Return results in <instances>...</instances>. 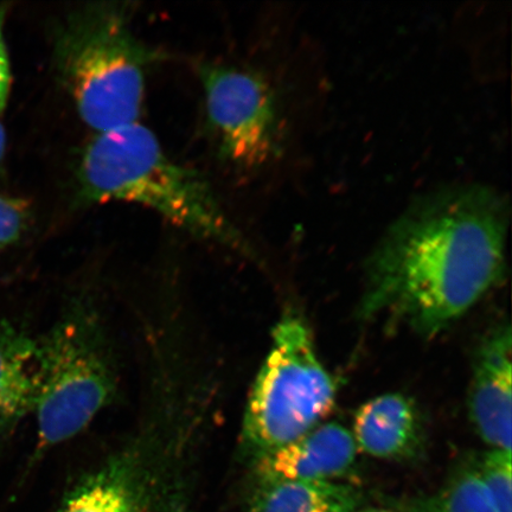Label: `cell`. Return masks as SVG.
<instances>
[{
	"mask_svg": "<svg viewBox=\"0 0 512 512\" xmlns=\"http://www.w3.org/2000/svg\"><path fill=\"white\" fill-rule=\"evenodd\" d=\"M509 206L483 185L415 201L371 253L361 317L437 336L502 280Z\"/></svg>",
	"mask_w": 512,
	"mask_h": 512,
	"instance_id": "cell-1",
	"label": "cell"
},
{
	"mask_svg": "<svg viewBox=\"0 0 512 512\" xmlns=\"http://www.w3.org/2000/svg\"><path fill=\"white\" fill-rule=\"evenodd\" d=\"M76 177L83 202L131 203L197 238L246 248L208 179L172 159L139 123L95 134Z\"/></svg>",
	"mask_w": 512,
	"mask_h": 512,
	"instance_id": "cell-2",
	"label": "cell"
},
{
	"mask_svg": "<svg viewBox=\"0 0 512 512\" xmlns=\"http://www.w3.org/2000/svg\"><path fill=\"white\" fill-rule=\"evenodd\" d=\"M133 3L99 2L67 12L56 29L59 80L95 134L138 123L146 75L164 59L133 29Z\"/></svg>",
	"mask_w": 512,
	"mask_h": 512,
	"instance_id": "cell-3",
	"label": "cell"
},
{
	"mask_svg": "<svg viewBox=\"0 0 512 512\" xmlns=\"http://www.w3.org/2000/svg\"><path fill=\"white\" fill-rule=\"evenodd\" d=\"M115 390L117 373L104 328L93 310L75 305L38 342V444L51 447L76 437Z\"/></svg>",
	"mask_w": 512,
	"mask_h": 512,
	"instance_id": "cell-4",
	"label": "cell"
},
{
	"mask_svg": "<svg viewBox=\"0 0 512 512\" xmlns=\"http://www.w3.org/2000/svg\"><path fill=\"white\" fill-rule=\"evenodd\" d=\"M334 377L320 362L309 328L286 316L249 395L242 440L253 462L303 437L335 406Z\"/></svg>",
	"mask_w": 512,
	"mask_h": 512,
	"instance_id": "cell-5",
	"label": "cell"
},
{
	"mask_svg": "<svg viewBox=\"0 0 512 512\" xmlns=\"http://www.w3.org/2000/svg\"><path fill=\"white\" fill-rule=\"evenodd\" d=\"M208 124L221 155L254 169L275 155L279 143L277 106L268 83L251 70L201 63Z\"/></svg>",
	"mask_w": 512,
	"mask_h": 512,
	"instance_id": "cell-6",
	"label": "cell"
},
{
	"mask_svg": "<svg viewBox=\"0 0 512 512\" xmlns=\"http://www.w3.org/2000/svg\"><path fill=\"white\" fill-rule=\"evenodd\" d=\"M55 512H197L182 473L124 453L87 473Z\"/></svg>",
	"mask_w": 512,
	"mask_h": 512,
	"instance_id": "cell-7",
	"label": "cell"
},
{
	"mask_svg": "<svg viewBox=\"0 0 512 512\" xmlns=\"http://www.w3.org/2000/svg\"><path fill=\"white\" fill-rule=\"evenodd\" d=\"M512 332L499 325L477 350L469 392L473 426L491 450L511 452Z\"/></svg>",
	"mask_w": 512,
	"mask_h": 512,
	"instance_id": "cell-8",
	"label": "cell"
},
{
	"mask_svg": "<svg viewBox=\"0 0 512 512\" xmlns=\"http://www.w3.org/2000/svg\"><path fill=\"white\" fill-rule=\"evenodd\" d=\"M351 431L336 422L320 424L303 437L254 460V482H338L356 464Z\"/></svg>",
	"mask_w": 512,
	"mask_h": 512,
	"instance_id": "cell-9",
	"label": "cell"
},
{
	"mask_svg": "<svg viewBox=\"0 0 512 512\" xmlns=\"http://www.w3.org/2000/svg\"><path fill=\"white\" fill-rule=\"evenodd\" d=\"M352 437L358 452L384 460H407L421 448L422 428L413 401L400 393L377 396L355 414Z\"/></svg>",
	"mask_w": 512,
	"mask_h": 512,
	"instance_id": "cell-10",
	"label": "cell"
},
{
	"mask_svg": "<svg viewBox=\"0 0 512 512\" xmlns=\"http://www.w3.org/2000/svg\"><path fill=\"white\" fill-rule=\"evenodd\" d=\"M38 390V341L0 318V437L34 413Z\"/></svg>",
	"mask_w": 512,
	"mask_h": 512,
	"instance_id": "cell-11",
	"label": "cell"
},
{
	"mask_svg": "<svg viewBox=\"0 0 512 512\" xmlns=\"http://www.w3.org/2000/svg\"><path fill=\"white\" fill-rule=\"evenodd\" d=\"M245 512H356L361 492L339 482H254Z\"/></svg>",
	"mask_w": 512,
	"mask_h": 512,
	"instance_id": "cell-12",
	"label": "cell"
},
{
	"mask_svg": "<svg viewBox=\"0 0 512 512\" xmlns=\"http://www.w3.org/2000/svg\"><path fill=\"white\" fill-rule=\"evenodd\" d=\"M411 512H496L476 466L457 471L437 494L416 499Z\"/></svg>",
	"mask_w": 512,
	"mask_h": 512,
	"instance_id": "cell-13",
	"label": "cell"
},
{
	"mask_svg": "<svg viewBox=\"0 0 512 512\" xmlns=\"http://www.w3.org/2000/svg\"><path fill=\"white\" fill-rule=\"evenodd\" d=\"M511 452L491 450L475 464L496 512H512Z\"/></svg>",
	"mask_w": 512,
	"mask_h": 512,
	"instance_id": "cell-14",
	"label": "cell"
},
{
	"mask_svg": "<svg viewBox=\"0 0 512 512\" xmlns=\"http://www.w3.org/2000/svg\"><path fill=\"white\" fill-rule=\"evenodd\" d=\"M27 204L0 194V249L18 241L27 227Z\"/></svg>",
	"mask_w": 512,
	"mask_h": 512,
	"instance_id": "cell-15",
	"label": "cell"
},
{
	"mask_svg": "<svg viewBox=\"0 0 512 512\" xmlns=\"http://www.w3.org/2000/svg\"><path fill=\"white\" fill-rule=\"evenodd\" d=\"M5 18L6 8L0 6V114L8 105L11 89V64L4 34Z\"/></svg>",
	"mask_w": 512,
	"mask_h": 512,
	"instance_id": "cell-16",
	"label": "cell"
},
{
	"mask_svg": "<svg viewBox=\"0 0 512 512\" xmlns=\"http://www.w3.org/2000/svg\"><path fill=\"white\" fill-rule=\"evenodd\" d=\"M5 147H6L5 130H4L2 123H0V163H2V160L5 155Z\"/></svg>",
	"mask_w": 512,
	"mask_h": 512,
	"instance_id": "cell-17",
	"label": "cell"
},
{
	"mask_svg": "<svg viewBox=\"0 0 512 512\" xmlns=\"http://www.w3.org/2000/svg\"><path fill=\"white\" fill-rule=\"evenodd\" d=\"M356 512H402L395 509L384 508V507H366L360 508Z\"/></svg>",
	"mask_w": 512,
	"mask_h": 512,
	"instance_id": "cell-18",
	"label": "cell"
}]
</instances>
